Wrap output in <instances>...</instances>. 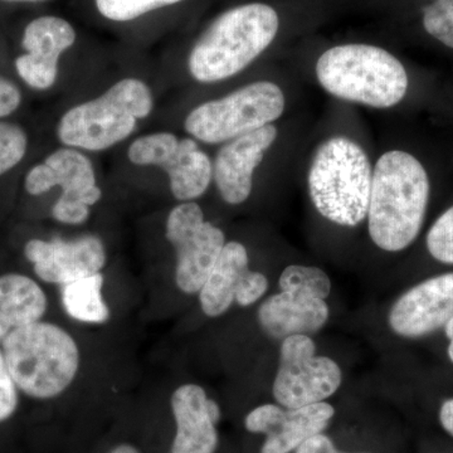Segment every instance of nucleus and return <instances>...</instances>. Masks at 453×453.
Instances as JSON below:
<instances>
[{"mask_svg":"<svg viewBox=\"0 0 453 453\" xmlns=\"http://www.w3.org/2000/svg\"><path fill=\"white\" fill-rule=\"evenodd\" d=\"M431 196L425 164L404 150L381 155L372 170L368 228L372 242L387 252L410 247L421 234Z\"/></svg>","mask_w":453,"mask_h":453,"instance_id":"obj_1","label":"nucleus"},{"mask_svg":"<svg viewBox=\"0 0 453 453\" xmlns=\"http://www.w3.org/2000/svg\"><path fill=\"white\" fill-rule=\"evenodd\" d=\"M279 27V14L264 3L229 9L196 41L188 58V70L201 83L231 79L266 50Z\"/></svg>","mask_w":453,"mask_h":453,"instance_id":"obj_2","label":"nucleus"},{"mask_svg":"<svg viewBox=\"0 0 453 453\" xmlns=\"http://www.w3.org/2000/svg\"><path fill=\"white\" fill-rule=\"evenodd\" d=\"M319 82L333 96L389 109L407 96L410 77L388 50L369 44H344L327 50L316 64Z\"/></svg>","mask_w":453,"mask_h":453,"instance_id":"obj_3","label":"nucleus"},{"mask_svg":"<svg viewBox=\"0 0 453 453\" xmlns=\"http://www.w3.org/2000/svg\"><path fill=\"white\" fill-rule=\"evenodd\" d=\"M153 109V91L148 83L127 77L101 96L67 110L57 125V138L77 150L105 151L129 138Z\"/></svg>","mask_w":453,"mask_h":453,"instance_id":"obj_4","label":"nucleus"},{"mask_svg":"<svg viewBox=\"0 0 453 453\" xmlns=\"http://www.w3.org/2000/svg\"><path fill=\"white\" fill-rule=\"evenodd\" d=\"M3 354L18 388L33 398L61 395L80 368L76 342L50 323L37 321L13 330L3 340Z\"/></svg>","mask_w":453,"mask_h":453,"instance_id":"obj_5","label":"nucleus"},{"mask_svg":"<svg viewBox=\"0 0 453 453\" xmlns=\"http://www.w3.org/2000/svg\"><path fill=\"white\" fill-rule=\"evenodd\" d=\"M372 170L368 155L353 140H326L314 155L309 192L319 213L330 222L354 226L368 216Z\"/></svg>","mask_w":453,"mask_h":453,"instance_id":"obj_6","label":"nucleus"},{"mask_svg":"<svg viewBox=\"0 0 453 453\" xmlns=\"http://www.w3.org/2000/svg\"><path fill=\"white\" fill-rule=\"evenodd\" d=\"M283 110L282 89L273 82L257 81L196 106L188 113L184 129L204 144H222L273 124Z\"/></svg>","mask_w":453,"mask_h":453,"instance_id":"obj_7","label":"nucleus"},{"mask_svg":"<svg viewBox=\"0 0 453 453\" xmlns=\"http://www.w3.org/2000/svg\"><path fill=\"white\" fill-rule=\"evenodd\" d=\"M59 187L62 195L52 208V217L62 225L80 226L88 219L91 208L101 201L103 190L88 155L77 149H57L43 163L27 174L25 188L31 196H42Z\"/></svg>","mask_w":453,"mask_h":453,"instance_id":"obj_8","label":"nucleus"},{"mask_svg":"<svg viewBox=\"0 0 453 453\" xmlns=\"http://www.w3.org/2000/svg\"><path fill=\"white\" fill-rule=\"evenodd\" d=\"M127 157L136 166L163 169L177 201H195L207 192L213 180V164L196 139L179 138L169 131L146 134L134 140Z\"/></svg>","mask_w":453,"mask_h":453,"instance_id":"obj_9","label":"nucleus"},{"mask_svg":"<svg viewBox=\"0 0 453 453\" xmlns=\"http://www.w3.org/2000/svg\"><path fill=\"white\" fill-rule=\"evenodd\" d=\"M165 235L177 255L178 288L184 294H199L226 246L225 234L204 219L196 203L181 202L170 211Z\"/></svg>","mask_w":453,"mask_h":453,"instance_id":"obj_10","label":"nucleus"},{"mask_svg":"<svg viewBox=\"0 0 453 453\" xmlns=\"http://www.w3.org/2000/svg\"><path fill=\"white\" fill-rule=\"evenodd\" d=\"M310 336L282 340L280 366L273 383V396L282 407L300 408L320 403L342 386L340 366L333 359L316 356Z\"/></svg>","mask_w":453,"mask_h":453,"instance_id":"obj_11","label":"nucleus"},{"mask_svg":"<svg viewBox=\"0 0 453 453\" xmlns=\"http://www.w3.org/2000/svg\"><path fill=\"white\" fill-rule=\"evenodd\" d=\"M268 288L267 277L249 268V253L242 243H226L216 266L199 291L203 312L219 318L232 303L252 305Z\"/></svg>","mask_w":453,"mask_h":453,"instance_id":"obj_12","label":"nucleus"},{"mask_svg":"<svg viewBox=\"0 0 453 453\" xmlns=\"http://www.w3.org/2000/svg\"><path fill=\"white\" fill-rule=\"evenodd\" d=\"M25 255L41 280L62 286L100 273L107 259L103 241L94 234L70 241L31 240L26 244Z\"/></svg>","mask_w":453,"mask_h":453,"instance_id":"obj_13","label":"nucleus"},{"mask_svg":"<svg viewBox=\"0 0 453 453\" xmlns=\"http://www.w3.org/2000/svg\"><path fill=\"white\" fill-rule=\"evenodd\" d=\"M334 413L332 405L325 402L300 408L264 404L249 413L244 425L252 434H266L261 453H291L323 434Z\"/></svg>","mask_w":453,"mask_h":453,"instance_id":"obj_14","label":"nucleus"},{"mask_svg":"<svg viewBox=\"0 0 453 453\" xmlns=\"http://www.w3.org/2000/svg\"><path fill=\"white\" fill-rule=\"evenodd\" d=\"M77 35L73 25L61 17L35 18L23 33L25 53L16 59L18 76L29 88L46 91L58 77L59 58L73 46Z\"/></svg>","mask_w":453,"mask_h":453,"instance_id":"obj_15","label":"nucleus"},{"mask_svg":"<svg viewBox=\"0 0 453 453\" xmlns=\"http://www.w3.org/2000/svg\"><path fill=\"white\" fill-rule=\"evenodd\" d=\"M453 319V273L432 277L395 301L389 325L396 335L421 338L446 326Z\"/></svg>","mask_w":453,"mask_h":453,"instance_id":"obj_16","label":"nucleus"},{"mask_svg":"<svg viewBox=\"0 0 453 453\" xmlns=\"http://www.w3.org/2000/svg\"><path fill=\"white\" fill-rule=\"evenodd\" d=\"M276 138V127L271 124L226 142L219 149L213 164V180L223 201L237 205L249 199L253 173Z\"/></svg>","mask_w":453,"mask_h":453,"instance_id":"obj_17","label":"nucleus"},{"mask_svg":"<svg viewBox=\"0 0 453 453\" xmlns=\"http://www.w3.org/2000/svg\"><path fill=\"white\" fill-rule=\"evenodd\" d=\"M177 434L170 453H214L219 446L216 425L219 405L196 384H184L172 395Z\"/></svg>","mask_w":453,"mask_h":453,"instance_id":"obj_18","label":"nucleus"},{"mask_svg":"<svg viewBox=\"0 0 453 453\" xmlns=\"http://www.w3.org/2000/svg\"><path fill=\"white\" fill-rule=\"evenodd\" d=\"M327 319L329 308L325 300L291 292L273 295L258 310V321L264 332L280 340L312 335L323 329Z\"/></svg>","mask_w":453,"mask_h":453,"instance_id":"obj_19","label":"nucleus"},{"mask_svg":"<svg viewBox=\"0 0 453 453\" xmlns=\"http://www.w3.org/2000/svg\"><path fill=\"white\" fill-rule=\"evenodd\" d=\"M46 309L47 297L37 282L17 273L0 276V339L37 323Z\"/></svg>","mask_w":453,"mask_h":453,"instance_id":"obj_20","label":"nucleus"},{"mask_svg":"<svg viewBox=\"0 0 453 453\" xmlns=\"http://www.w3.org/2000/svg\"><path fill=\"white\" fill-rule=\"evenodd\" d=\"M103 273L65 283L62 303L67 314L86 324H104L110 319V309L103 297Z\"/></svg>","mask_w":453,"mask_h":453,"instance_id":"obj_21","label":"nucleus"},{"mask_svg":"<svg viewBox=\"0 0 453 453\" xmlns=\"http://www.w3.org/2000/svg\"><path fill=\"white\" fill-rule=\"evenodd\" d=\"M279 283L283 292L305 295L314 299L325 300L332 291L329 276L318 267L291 265L282 271Z\"/></svg>","mask_w":453,"mask_h":453,"instance_id":"obj_22","label":"nucleus"},{"mask_svg":"<svg viewBox=\"0 0 453 453\" xmlns=\"http://www.w3.org/2000/svg\"><path fill=\"white\" fill-rule=\"evenodd\" d=\"M183 0H96L101 16L112 22H130L157 9L178 4Z\"/></svg>","mask_w":453,"mask_h":453,"instance_id":"obj_23","label":"nucleus"},{"mask_svg":"<svg viewBox=\"0 0 453 453\" xmlns=\"http://www.w3.org/2000/svg\"><path fill=\"white\" fill-rule=\"evenodd\" d=\"M422 25L434 40L453 50V0H434L423 8Z\"/></svg>","mask_w":453,"mask_h":453,"instance_id":"obj_24","label":"nucleus"},{"mask_svg":"<svg viewBox=\"0 0 453 453\" xmlns=\"http://www.w3.org/2000/svg\"><path fill=\"white\" fill-rule=\"evenodd\" d=\"M28 136L19 125L0 121V177L22 162Z\"/></svg>","mask_w":453,"mask_h":453,"instance_id":"obj_25","label":"nucleus"},{"mask_svg":"<svg viewBox=\"0 0 453 453\" xmlns=\"http://www.w3.org/2000/svg\"><path fill=\"white\" fill-rule=\"evenodd\" d=\"M426 246L436 261L453 265V205L434 220L426 237Z\"/></svg>","mask_w":453,"mask_h":453,"instance_id":"obj_26","label":"nucleus"},{"mask_svg":"<svg viewBox=\"0 0 453 453\" xmlns=\"http://www.w3.org/2000/svg\"><path fill=\"white\" fill-rule=\"evenodd\" d=\"M17 405V386L9 372L4 354L0 351V422L5 421L16 412Z\"/></svg>","mask_w":453,"mask_h":453,"instance_id":"obj_27","label":"nucleus"},{"mask_svg":"<svg viewBox=\"0 0 453 453\" xmlns=\"http://www.w3.org/2000/svg\"><path fill=\"white\" fill-rule=\"evenodd\" d=\"M22 103V94L13 82L0 76V119L7 118Z\"/></svg>","mask_w":453,"mask_h":453,"instance_id":"obj_28","label":"nucleus"},{"mask_svg":"<svg viewBox=\"0 0 453 453\" xmlns=\"http://www.w3.org/2000/svg\"><path fill=\"white\" fill-rule=\"evenodd\" d=\"M296 453H347L340 452L334 446L333 441L329 437L324 436L323 434H316L310 438L305 443H303L296 449Z\"/></svg>","mask_w":453,"mask_h":453,"instance_id":"obj_29","label":"nucleus"},{"mask_svg":"<svg viewBox=\"0 0 453 453\" xmlns=\"http://www.w3.org/2000/svg\"><path fill=\"white\" fill-rule=\"evenodd\" d=\"M440 421L442 427L453 437V398L446 401L441 407Z\"/></svg>","mask_w":453,"mask_h":453,"instance_id":"obj_30","label":"nucleus"},{"mask_svg":"<svg viewBox=\"0 0 453 453\" xmlns=\"http://www.w3.org/2000/svg\"><path fill=\"white\" fill-rule=\"evenodd\" d=\"M446 330V336L449 339V359H451V362L453 363V319L451 321H449V324L445 326Z\"/></svg>","mask_w":453,"mask_h":453,"instance_id":"obj_31","label":"nucleus"},{"mask_svg":"<svg viewBox=\"0 0 453 453\" xmlns=\"http://www.w3.org/2000/svg\"><path fill=\"white\" fill-rule=\"evenodd\" d=\"M110 453H140L138 449H135V447L130 446V445H120L118 447H115V449H112Z\"/></svg>","mask_w":453,"mask_h":453,"instance_id":"obj_32","label":"nucleus"},{"mask_svg":"<svg viewBox=\"0 0 453 453\" xmlns=\"http://www.w3.org/2000/svg\"><path fill=\"white\" fill-rule=\"evenodd\" d=\"M0 2H5V3H40V2H44V0H0Z\"/></svg>","mask_w":453,"mask_h":453,"instance_id":"obj_33","label":"nucleus"}]
</instances>
